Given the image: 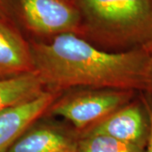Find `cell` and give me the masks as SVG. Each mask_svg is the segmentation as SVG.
Returning <instances> with one entry per match:
<instances>
[{
  "mask_svg": "<svg viewBox=\"0 0 152 152\" xmlns=\"http://www.w3.org/2000/svg\"><path fill=\"white\" fill-rule=\"evenodd\" d=\"M82 20V37L126 50L152 43V0H71Z\"/></svg>",
  "mask_w": 152,
  "mask_h": 152,
  "instance_id": "7a4b0ae2",
  "label": "cell"
},
{
  "mask_svg": "<svg viewBox=\"0 0 152 152\" xmlns=\"http://www.w3.org/2000/svg\"><path fill=\"white\" fill-rule=\"evenodd\" d=\"M147 92L152 96V43L150 46V62H149V86Z\"/></svg>",
  "mask_w": 152,
  "mask_h": 152,
  "instance_id": "7c38bea8",
  "label": "cell"
},
{
  "mask_svg": "<svg viewBox=\"0 0 152 152\" xmlns=\"http://www.w3.org/2000/svg\"><path fill=\"white\" fill-rule=\"evenodd\" d=\"M145 150L131 145L104 134L79 136L76 152H144Z\"/></svg>",
  "mask_w": 152,
  "mask_h": 152,
  "instance_id": "30bf717a",
  "label": "cell"
},
{
  "mask_svg": "<svg viewBox=\"0 0 152 152\" xmlns=\"http://www.w3.org/2000/svg\"><path fill=\"white\" fill-rule=\"evenodd\" d=\"M57 91L46 90L26 103L0 113V152H8L13 144L28 130L58 98Z\"/></svg>",
  "mask_w": 152,
  "mask_h": 152,
  "instance_id": "52a82bcc",
  "label": "cell"
},
{
  "mask_svg": "<svg viewBox=\"0 0 152 152\" xmlns=\"http://www.w3.org/2000/svg\"><path fill=\"white\" fill-rule=\"evenodd\" d=\"M44 88L36 72L0 79V113L36 98L46 91Z\"/></svg>",
  "mask_w": 152,
  "mask_h": 152,
  "instance_id": "9c48e42d",
  "label": "cell"
},
{
  "mask_svg": "<svg viewBox=\"0 0 152 152\" xmlns=\"http://www.w3.org/2000/svg\"><path fill=\"white\" fill-rule=\"evenodd\" d=\"M0 13L11 16L8 7V0H0Z\"/></svg>",
  "mask_w": 152,
  "mask_h": 152,
  "instance_id": "4fadbf2b",
  "label": "cell"
},
{
  "mask_svg": "<svg viewBox=\"0 0 152 152\" xmlns=\"http://www.w3.org/2000/svg\"><path fill=\"white\" fill-rule=\"evenodd\" d=\"M145 103H146L148 113H149V118H150V134H149L148 141H147L146 146L144 152H152V103H147L146 101H145Z\"/></svg>",
  "mask_w": 152,
  "mask_h": 152,
  "instance_id": "8fae6325",
  "label": "cell"
},
{
  "mask_svg": "<svg viewBox=\"0 0 152 152\" xmlns=\"http://www.w3.org/2000/svg\"><path fill=\"white\" fill-rule=\"evenodd\" d=\"M35 72L45 88L148 91L150 46L110 53L75 33L30 42Z\"/></svg>",
  "mask_w": 152,
  "mask_h": 152,
  "instance_id": "6da1fadb",
  "label": "cell"
},
{
  "mask_svg": "<svg viewBox=\"0 0 152 152\" xmlns=\"http://www.w3.org/2000/svg\"><path fill=\"white\" fill-rule=\"evenodd\" d=\"M76 144L77 139L58 129L31 126L8 152H76Z\"/></svg>",
  "mask_w": 152,
  "mask_h": 152,
  "instance_id": "ba28073f",
  "label": "cell"
},
{
  "mask_svg": "<svg viewBox=\"0 0 152 152\" xmlns=\"http://www.w3.org/2000/svg\"><path fill=\"white\" fill-rule=\"evenodd\" d=\"M35 72L30 42L10 15L0 13V79Z\"/></svg>",
  "mask_w": 152,
  "mask_h": 152,
  "instance_id": "8992f818",
  "label": "cell"
},
{
  "mask_svg": "<svg viewBox=\"0 0 152 152\" xmlns=\"http://www.w3.org/2000/svg\"><path fill=\"white\" fill-rule=\"evenodd\" d=\"M134 93L112 89L80 91L57 98L48 112L68 120L81 134L132 102Z\"/></svg>",
  "mask_w": 152,
  "mask_h": 152,
  "instance_id": "277c9868",
  "label": "cell"
},
{
  "mask_svg": "<svg viewBox=\"0 0 152 152\" xmlns=\"http://www.w3.org/2000/svg\"><path fill=\"white\" fill-rule=\"evenodd\" d=\"M11 17L35 36L53 37L64 33L81 36V15L71 0H8Z\"/></svg>",
  "mask_w": 152,
  "mask_h": 152,
  "instance_id": "3957f363",
  "label": "cell"
},
{
  "mask_svg": "<svg viewBox=\"0 0 152 152\" xmlns=\"http://www.w3.org/2000/svg\"><path fill=\"white\" fill-rule=\"evenodd\" d=\"M130 102L80 134H104L145 150L150 134L145 101Z\"/></svg>",
  "mask_w": 152,
  "mask_h": 152,
  "instance_id": "5b68a950",
  "label": "cell"
}]
</instances>
